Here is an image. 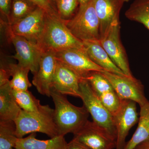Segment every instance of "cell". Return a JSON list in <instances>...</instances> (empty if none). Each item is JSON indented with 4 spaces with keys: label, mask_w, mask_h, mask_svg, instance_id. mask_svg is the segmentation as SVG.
<instances>
[{
    "label": "cell",
    "mask_w": 149,
    "mask_h": 149,
    "mask_svg": "<svg viewBox=\"0 0 149 149\" xmlns=\"http://www.w3.org/2000/svg\"><path fill=\"white\" fill-rule=\"evenodd\" d=\"M51 16L59 17L54 0H30ZM60 18V17H59Z\"/></svg>",
    "instance_id": "cell-28"
},
{
    "label": "cell",
    "mask_w": 149,
    "mask_h": 149,
    "mask_svg": "<svg viewBox=\"0 0 149 149\" xmlns=\"http://www.w3.org/2000/svg\"><path fill=\"white\" fill-rule=\"evenodd\" d=\"M36 133H30L25 138L18 139L15 149H66L68 143L64 136H58L47 140L36 138Z\"/></svg>",
    "instance_id": "cell-17"
},
{
    "label": "cell",
    "mask_w": 149,
    "mask_h": 149,
    "mask_svg": "<svg viewBox=\"0 0 149 149\" xmlns=\"http://www.w3.org/2000/svg\"><path fill=\"white\" fill-rule=\"evenodd\" d=\"M92 89L98 96L114 90L108 80L101 72L93 71L85 77Z\"/></svg>",
    "instance_id": "cell-25"
},
{
    "label": "cell",
    "mask_w": 149,
    "mask_h": 149,
    "mask_svg": "<svg viewBox=\"0 0 149 149\" xmlns=\"http://www.w3.org/2000/svg\"><path fill=\"white\" fill-rule=\"evenodd\" d=\"M83 42L86 52L93 62L107 71L118 75H125L111 60L100 40L85 41Z\"/></svg>",
    "instance_id": "cell-16"
},
{
    "label": "cell",
    "mask_w": 149,
    "mask_h": 149,
    "mask_svg": "<svg viewBox=\"0 0 149 149\" xmlns=\"http://www.w3.org/2000/svg\"><path fill=\"white\" fill-rule=\"evenodd\" d=\"M38 7L30 0H13L9 18L7 23L9 25L14 24L26 17Z\"/></svg>",
    "instance_id": "cell-22"
},
{
    "label": "cell",
    "mask_w": 149,
    "mask_h": 149,
    "mask_svg": "<svg viewBox=\"0 0 149 149\" xmlns=\"http://www.w3.org/2000/svg\"><path fill=\"white\" fill-rule=\"evenodd\" d=\"M136 104L130 100H121L120 108L113 115L117 134L115 149H123L130 129L139 122Z\"/></svg>",
    "instance_id": "cell-12"
},
{
    "label": "cell",
    "mask_w": 149,
    "mask_h": 149,
    "mask_svg": "<svg viewBox=\"0 0 149 149\" xmlns=\"http://www.w3.org/2000/svg\"><path fill=\"white\" fill-rule=\"evenodd\" d=\"M10 77L9 73L5 66L1 63L0 68V86H3L9 83V78Z\"/></svg>",
    "instance_id": "cell-30"
},
{
    "label": "cell",
    "mask_w": 149,
    "mask_h": 149,
    "mask_svg": "<svg viewBox=\"0 0 149 149\" xmlns=\"http://www.w3.org/2000/svg\"><path fill=\"white\" fill-rule=\"evenodd\" d=\"M39 45L43 50L56 52L70 48H84L83 42L72 35L63 20L46 13L45 29Z\"/></svg>",
    "instance_id": "cell-3"
},
{
    "label": "cell",
    "mask_w": 149,
    "mask_h": 149,
    "mask_svg": "<svg viewBox=\"0 0 149 149\" xmlns=\"http://www.w3.org/2000/svg\"><path fill=\"white\" fill-rule=\"evenodd\" d=\"M18 139L14 121L0 120V149H15Z\"/></svg>",
    "instance_id": "cell-23"
},
{
    "label": "cell",
    "mask_w": 149,
    "mask_h": 149,
    "mask_svg": "<svg viewBox=\"0 0 149 149\" xmlns=\"http://www.w3.org/2000/svg\"><path fill=\"white\" fill-rule=\"evenodd\" d=\"M66 149H89L82 144L72 140L67 145Z\"/></svg>",
    "instance_id": "cell-31"
},
{
    "label": "cell",
    "mask_w": 149,
    "mask_h": 149,
    "mask_svg": "<svg viewBox=\"0 0 149 149\" xmlns=\"http://www.w3.org/2000/svg\"><path fill=\"white\" fill-rule=\"evenodd\" d=\"M101 72L109 81L120 100L133 101L140 107L149 102L145 95L144 85L133 76L118 75L106 70Z\"/></svg>",
    "instance_id": "cell-6"
},
{
    "label": "cell",
    "mask_w": 149,
    "mask_h": 149,
    "mask_svg": "<svg viewBox=\"0 0 149 149\" xmlns=\"http://www.w3.org/2000/svg\"><path fill=\"white\" fill-rule=\"evenodd\" d=\"M72 140L89 149H115L116 139L93 121L88 120Z\"/></svg>",
    "instance_id": "cell-7"
},
{
    "label": "cell",
    "mask_w": 149,
    "mask_h": 149,
    "mask_svg": "<svg viewBox=\"0 0 149 149\" xmlns=\"http://www.w3.org/2000/svg\"><path fill=\"white\" fill-rule=\"evenodd\" d=\"M123 1H124V2H127L129 1H131V0H123Z\"/></svg>",
    "instance_id": "cell-34"
},
{
    "label": "cell",
    "mask_w": 149,
    "mask_h": 149,
    "mask_svg": "<svg viewBox=\"0 0 149 149\" xmlns=\"http://www.w3.org/2000/svg\"><path fill=\"white\" fill-rule=\"evenodd\" d=\"M9 83L0 86V120L14 121L22 110Z\"/></svg>",
    "instance_id": "cell-18"
},
{
    "label": "cell",
    "mask_w": 149,
    "mask_h": 149,
    "mask_svg": "<svg viewBox=\"0 0 149 149\" xmlns=\"http://www.w3.org/2000/svg\"><path fill=\"white\" fill-rule=\"evenodd\" d=\"M45 11L38 7L26 17L13 24L9 25L3 21V23L13 34L39 45L45 29Z\"/></svg>",
    "instance_id": "cell-9"
},
{
    "label": "cell",
    "mask_w": 149,
    "mask_h": 149,
    "mask_svg": "<svg viewBox=\"0 0 149 149\" xmlns=\"http://www.w3.org/2000/svg\"><path fill=\"white\" fill-rule=\"evenodd\" d=\"M124 2L123 0H93L100 22V40L113 23L119 21V13Z\"/></svg>",
    "instance_id": "cell-15"
},
{
    "label": "cell",
    "mask_w": 149,
    "mask_h": 149,
    "mask_svg": "<svg viewBox=\"0 0 149 149\" xmlns=\"http://www.w3.org/2000/svg\"><path fill=\"white\" fill-rule=\"evenodd\" d=\"M56 58L72 70L79 77L85 79L93 71L105 70L93 62L88 56L85 47L70 48L56 52Z\"/></svg>",
    "instance_id": "cell-11"
},
{
    "label": "cell",
    "mask_w": 149,
    "mask_h": 149,
    "mask_svg": "<svg viewBox=\"0 0 149 149\" xmlns=\"http://www.w3.org/2000/svg\"><path fill=\"white\" fill-rule=\"evenodd\" d=\"M79 2V7L83 6L86 5L88 3L91 2L92 0H78Z\"/></svg>",
    "instance_id": "cell-33"
},
{
    "label": "cell",
    "mask_w": 149,
    "mask_h": 149,
    "mask_svg": "<svg viewBox=\"0 0 149 149\" xmlns=\"http://www.w3.org/2000/svg\"><path fill=\"white\" fill-rule=\"evenodd\" d=\"M78 75L61 62L57 60L52 89L62 95L80 97V82Z\"/></svg>",
    "instance_id": "cell-14"
},
{
    "label": "cell",
    "mask_w": 149,
    "mask_h": 149,
    "mask_svg": "<svg viewBox=\"0 0 149 149\" xmlns=\"http://www.w3.org/2000/svg\"><path fill=\"white\" fill-rule=\"evenodd\" d=\"M125 16L143 24L149 30V0H135L125 12Z\"/></svg>",
    "instance_id": "cell-21"
},
{
    "label": "cell",
    "mask_w": 149,
    "mask_h": 149,
    "mask_svg": "<svg viewBox=\"0 0 149 149\" xmlns=\"http://www.w3.org/2000/svg\"><path fill=\"white\" fill-rule=\"evenodd\" d=\"M13 93L18 105L22 110L35 112L40 110L42 105L40 101L27 91H16L12 89Z\"/></svg>",
    "instance_id": "cell-24"
},
{
    "label": "cell",
    "mask_w": 149,
    "mask_h": 149,
    "mask_svg": "<svg viewBox=\"0 0 149 149\" xmlns=\"http://www.w3.org/2000/svg\"><path fill=\"white\" fill-rule=\"evenodd\" d=\"M59 17L63 21L72 19L79 8L78 0H54Z\"/></svg>",
    "instance_id": "cell-26"
},
{
    "label": "cell",
    "mask_w": 149,
    "mask_h": 149,
    "mask_svg": "<svg viewBox=\"0 0 149 149\" xmlns=\"http://www.w3.org/2000/svg\"><path fill=\"white\" fill-rule=\"evenodd\" d=\"M54 116V109L49 105H42L40 110L35 112L22 110L14 121L17 137L21 139L27 134L37 132L50 138L59 136Z\"/></svg>",
    "instance_id": "cell-2"
},
{
    "label": "cell",
    "mask_w": 149,
    "mask_h": 149,
    "mask_svg": "<svg viewBox=\"0 0 149 149\" xmlns=\"http://www.w3.org/2000/svg\"><path fill=\"white\" fill-rule=\"evenodd\" d=\"M105 107L113 115L120 108L121 100L114 90L98 96Z\"/></svg>",
    "instance_id": "cell-27"
},
{
    "label": "cell",
    "mask_w": 149,
    "mask_h": 149,
    "mask_svg": "<svg viewBox=\"0 0 149 149\" xmlns=\"http://www.w3.org/2000/svg\"><path fill=\"white\" fill-rule=\"evenodd\" d=\"M120 22H115L100 42L116 66L125 75L133 76L126 52L120 40Z\"/></svg>",
    "instance_id": "cell-10"
},
{
    "label": "cell",
    "mask_w": 149,
    "mask_h": 149,
    "mask_svg": "<svg viewBox=\"0 0 149 149\" xmlns=\"http://www.w3.org/2000/svg\"><path fill=\"white\" fill-rule=\"evenodd\" d=\"M51 97L55 105L54 120L59 136L74 133L88 120L89 113L84 105L75 106L65 95L52 89Z\"/></svg>",
    "instance_id": "cell-1"
},
{
    "label": "cell",
    "mask_w": 149,
    "mask_h": 149,
    "mask_svg": "<svg viewBox=\"0 0 149 149\" xmlns=\"http://www.w3.org/2000/svg\"><path fill=\"white\" fill-rule=\"evenodd\" d=\"M6 28L9 39L16 51L11 57L17 60L18 64L29 68L33 74H36L39 70L42 49L38 44L15 35Z\"/></svg>",
    "instance_id": "cell-8"
},
{
    "label": "cell",
    "mask_w": 149,
    "mask_h": 149,
    "mask_svg": "<svg viewBox=\"0 0 149 149\" xmlns=\"http://www.w3.org/2000/svg\"><path fill=\"white\" fill-rule=\"evenodd\" d=\"M149 139V102L140 107L138 125L130 140L126 142L123 149H134Z\"/></svg>",
    "instance_id": "cell-19"
},
{
    "label": "cell",
    "mask_w": 149,
    "mask_h": 149,
    "mask_svg": "<svg viewBox=\"0 0 149 149\" xmlns=\"http://www.w3.org/2000/svg\"><path fill=\"white\" fill-rule=\"evenodd\" d=\"M134 149H149V139L139 144Z\"/></svg>",
    "instance_id": "cell-32"
},
{
    "label": "cell",
    "mask_w": 149,
    "mask_h": 149,
    "mask_svg": "<svg viewBox=\"0 0 149 149\" xmlns=\"http://www.w3.org/2000/svg\"><path fill=\"white\" fill-rule=\"evenodd\" d=\"M64 22L70 32L81 42L100 40V22L93 0L86 5L79 7L72 19Z\"/></svg>",
    "instance_id": "cell-4"
},
{
    "label": "cell",
    "mask_w": 149,
    "mask_h": 149,
    "mask_svg": "<svg viewBox=\"0 0 149 149\" xmlns=\"http://www.w3.org/2000/svg\"><path fill=\"white\" fill-rule=\"evenodd\" d=\"M80 98L93 118V121L116 139L117 134L112 114L105 107L91 85L85 79L80 82Z\"/></svg>",
    "instance_id": "cell-5"
},
{
    "label": "cell",
    "mask_w": 149,
    "mask_h": 149,
    "mask_svg": "<svg viewBox=\"0 0 149 149\" xmlns=\"http://www.w3.org/2000/svg\"><path fill=\"white\" fill-rule=\"evenodd\" d=\"M56 52L52 50H43L39 70L34 74L32 83L41 95L51 97L53 80L55 72Z\"/></svg>",
    "instance_id": "cell-13"
},
{
    "label": "cell",
    "mask_w": 149,
    "mask_h": 149,
    "mask_svg": "<svg viewBox=\"0 0 149 149\" xmlns=\"http://www.w3.org/2000/svg\"><path fill=\"white\" fill-rule=\"evenodd\" d=\"M13 0H0L1 14L7 19V23L9 18Z\"/></svg>",
    "instance_id": "cell-29"
},
{
    "label": "cell",
    "mask_w": 149,
    "mask_h": 149,
    "mask_svg": "<svg viewBox=\"0 0 149 149\" xmlns=\"http://www.w3.org/2000/svg\"><path fill=\"white\" fill-rule=\"evenodd\" d=\"M12 77L10 80L11 88L16 91H27L32 86L28 78L30 70L18 63H8L3 64Z\"/></svg>",
    "instance_id": "cell-20"
}]
</instances>
